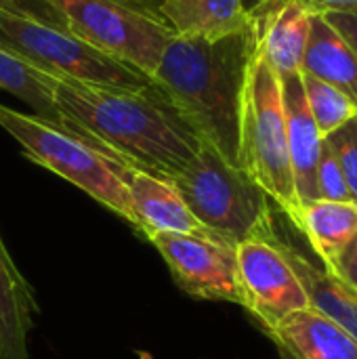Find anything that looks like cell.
I'll list each match as a JSON object with an SVG mask.
<instances>
[{"label":"cell","instance_id":"1","mask_svg":"<svg viewBox=\"0 0 357 359\" xmlns=\"http://www.w3.org/2000/svg\"><path fill=\"white\" fill-rule=\"evenodd\" d=\"M61 124L124 168L173 181L202 147V139L151 82L139 90L90 86L53 78Z\"/></svg>","mask_w":357,"mask_h":359},{"label":"cell","instance_id":"2","mask_svg":"<svg viewBox=\"0 0 357 359\" xmlns=\"http://www.w3.org/2000/svg\"><path fill=\"white\" fill-rule=\"evenodd\" d=\"M257 34L219 40L173 38L151 76L158 90L229 164L240 166V116Z\"/></svg>","mask_w":357,"mask_h":359},{"label":"cell","instance_id":"3","mask_svg":"<svg viewBox=\"0 0 357 359\" xmlns=\"http://www.w3.org/2000/svg\"><path fill=\"white\" fill-rule=\"evenodd\" d=\"M202 229L231 242L276 240L269 196L213 145L202 141L191 164L170 181Z\"/></svg>","mask_w":357,"mask_h":359},{"label":"cell","instance_id":"4","mask_svg":"<svg viewBox=\"0 0 357 359\" xmlns=\"http://www.w3.org/2000/svg\"><path fill=\"white\" fill-rule=\"evenodd\" d=\"M0 128L21 145L27 160L53 170L78 189L86 191L99 204L122 217L141 236L139 219L122 179L124 166L116 164L69 130L36 114H23L2 103Z\"/></svg>","mask_w":357,"mask_h":359},{"label":"cell","instance_id":"5","mask_svg":"<svg viewBox=\"0 0 357 359\" xmlns=\"http://www.w3.org/2000/svg\"><path fill=\"white\" fill-rule=\"evenodd\" d=\"M240 168L290 219L299 208L288 156L282 80L255 50L246 74L240 116Z\"/></svg>","mask_w":357,"mask_h":359},{"label":"cell","instance_id":"6","mask_svg":"<svg viewBox=\"0 0 357 359\" xmlns=\"http://www.w3.org/2000/svg\"><path fill=\"white\" fill-rule=\"evenodd\" d=\"M0 50L59 80L139 90L151 84L143 72L93 48L67 29L0 8Z\"/></svg>","mask_w":357,"mask_h":359},{"label":"cell","instance_id":"7","mask_svg":"<svg viewBox=\"0 0 357 359\" xmlns=\"http://www.w3.org/2000/svg\"><path fill=\"white\" fill-rule=\"evenodd\" d=\"M69 34L112 59L154 76L175 38L168 25L133 0H46Z\"/></svg>","mask_w":357,"mask_h":359},{"label":"cell","instance_id":"8","mask_svg":"<svg viewBox=\"0 0 357 359\" xmlns=\"http://www.w3.org/2000/svg\"><path fill=\"white\" fill-rule=\"evenodd\" d=\"M149 242L164 259L175 284L194 299L242 305L236 244L206 231L154 233Z\"/></svg>","mask_w":357,"mask_h":359},{"label":"cell","instance_id":"9","mask_svg":"<svg viewBox=\"0 0 357 359\" xmlns=\"http://www.w3.org/2000/svg\"><path fill=\"white\" fill-rule=\"evenodd\" d=\"M236 261L242 307L265 334L292 313L311 307L301 280L278 244V236L271 242L248 240L238 244Z\"/></svg>","mask_w":357,"mask_h":359},{"label":"cell","instance_id":"10","mask_svg":"<svg viewBox=\"0 0 357 359\" xmlns=\"http://www.w3.org/2000/svg\"><path fill=\"white\" fill-rule=\"evenodd\" d=\"M282 80V101L286 114V137L288 156L292 166L295 191L299 206L320 200L318 196V160L322 149V135L309 111L301 72L280 76Z\"/></svg>","mask_w":357,"mask_h":359},{"label":"cell","instance_id":"11","mask_svg":"<svg viewBox=\"0 0 357 359\" xmlns=\"http://www.w3.org/2000/svg\"><path fill=\"white\" fill-rule=\"evenodd\" d=\"M257 46L278 76L301 72L311 13L299 0H274L250 15Z\"/></svg>","mask_w":357,"mask_h":359},{"label":"cell","instance_id":"12","mask_svg":"<svg viewBox=\"0 0 357 359\" xmlns=\"http://www.w3.org/2000/svg\"><path fill=\"white\" fill-rule=\"evenodd\" d=\"M122 179L139 219L141 238L147 242L154 233L162 231L194 233L202 229L168 179H160L137 168H122Z\"/></svg>","mask_w":357,"mask_h":359},{"label":"cell","instance_id":"13","mask_svg":"<svg viewBox=\"0 0 357 359\" xmlns=\"http://www.w3.org/2000/svg\"><path fill=\"white\" fill-rule=\"evenodd\" d=\"M282 359H357V341L339 324L303 309L267 332Z\"/></svg>","mask_w":357,"mask_h":359},{"label":"cell","instance_id":"14","mask_svg":"<svg viewBox=\"0 0 357 359\" xmlns=\"http://www.w3.org/2000/svg\"><path fill=\"white\" fill-rule=\"evenodd\" d=\"M290 221L307 238L328 273L337 269L341 257L357 238L356 202L314 200L301 204Z\"/></svg>","mask_w":357,"mask_h":359},{"label":"cell","instance_id":"15","mask_svg":"<svg viewBox=\"0 0 357 359\" xmlns=\"http://www.w3.org/2000/svg\"><path fill=\"white\" fill-rule=\"evenodd\" d=\"M158 15L175 38L219 40L252 25L242 0H162Z\"/></svg>","mask_w":357,"mask_h":359},{"label":"cell","instance_id":"16","mask_svg":"<svg viewBox=\"0 0 357 359\" xmlns=\"http://www.w3.org/2000/svg\"><path fill=\"white\" fill-rule=\"evenodd\" d=\"M38 303L0 238V359H29L27 334Z\"/></svg>","mask_w":357,"mask_h":359},{"label":"cell","instance_id":"17","mask_svg":"<svg viewBox=\"0 0 357 359\" xmlns=\"http://www.w3.org/2000/svg\"><path fill=\"white\" fill-rule=\"evenodd\" d=\"M301 72L332 84L357 105L356 53L324 15H311Z\"/></svg>","mask_w":357,"mask_h":359},{"label":"cell","instance_id":"18","mask_svg":"<svg viewBox=\"0 0 357 359\" xmlns=\"http://www.w3.org/2000/svg\"><path fill=\"white\" fill-rule=\"evenodd\" d=\"M278 244L288 259L290 267L295 269L297 278L301 280L309 305L347 330L357 341V292L345 284L341 278L328 273L324 267L314 265L305 255L295 250L290 244L278 238Z\"/></svg>","mask_w":357,"mask_h":359},{"label":"cell","instance_id":"19","mask_svg":"<svg viewBox=\"0 0 357 359\" xmlns=\"http://www.w3.org/2000/svg\"><path fill=\"white\" fill-rule=\"evenodd\" d=\"M0 90L11 93L29 105L36 116L63 128L61 116L53 103V76L29 67L4 50H0Z\"/></svg>","mask_w":357,"mask_h":359},{"label":"cell","instance_id":"20","mask_svg":"<svg viewBox=\"0 0 357 359\" xmlns=\"http://www.w3.org/2000/svg\"><path fill=\"white\" fill-rule=\"evenodd\" d=\"M301 78H303V90L309 111L322 137L330 135L332 130L341 128L345 122L356 118L357 105L345 93L309 74L301 72Z\"/></svg>","mask_w":357,"mask_h":359},{"label":"cell","instance_id":"21","mask_svg":"<svg viewBox=\"0 0 357 359\" xmlns=\"http://www.w3.org/2000/svg\"><path fill=\"white\" fill-rule=\"evenodd\" d=\"M330 149L335 151L343 177L347 181L349 194L357 204V116L353 120L345 122L341 128L332 130L324 137Z\"/></svg>","mask_w":357,"mask_h":359},{"label":"cell","instance_id":"22","mask_svg":"<svg viewBox=\"0 0 357 359\" xmlns=\"http://www.w3.org/2000/svg\"><path fill=\"white\" fill-rule=\"evenodd\" d=\"M318 196L330 202H353L339 160L326 139H322L320 160H318Z\"/></svg>","mask_w":357,"mask_h":359},{"label":"cell","instance_id":"23","mask_svg":"<svg viewBox=\"0 0 357 359\" xmlns=\"http://www.w3.org/2000/svg\"><path fill=\"white\" fill-rule=\"evenodd\" d=\"M0 8L21 15V17L36 19L40 23H46V25H53L59 29H67L63 19L59 17V13L46 0H0Z\"/></svg>","mask_w":357,"mask_h":359},{"label":"cell","instance_id":"24","mask_svg":"<svg viewBox=\"0 0 357 359\" xmlns=\"http://www.w3.org/2000/svg\"><path fill=\"white\" fill-rule=\"evenodd\" d=\"M324 19L343 36V40L351 46L357 57V13L332 11V13H324Z\"/></svg>","mask_w":357,"mask_h":359},{"label":"cell","instance_id":"25","mask_svg":"<svg viewBox=\"0 0 357 359\" xmlns=\"http://www.w3.org/2000/svg\"><path fill=\"white\" fill-rule=\"evenodd\" d=\"M332 276L341 278L345 284H349L357 292V238L351 242V246L345 250V255L341 257L337 269L332 271Z\"/></svg>","mask_w":357,"mask_h":359},{"label":"cell","instance_id":"26","mask_svg":"<svg viewBox=\"0 0 357 359\" xmlns=\"http://www.w3.org/2000/svg\"><path fill=\"white\" fill-rule=\"evenodd\" d=\"M307 6L311 15H324L332 11L341 13H357V0H299Z\"/></svg>","mask_w":357,"mask_h":359},{"label":"cell","instance_id":"27","mask_svg":"<svg viewBox=\"0 0 357 359\" xmlns=\"http://www.w3.org/2000/svg\"><path fill=\"white\" fill-rule=\"evenodd\" d=\"M269 2H274V0H242L244 11L248 13V17H250L252 13H257L259 8H263L265 4H269Z\"/></svg>","mask_w":357,"mask_h":359},{"label":"cell","instance_id":"28","mask_svg":"<svg viewBox=\"0 0 357 359\" xmlns=\"http://www.w3.org/2000/svg\"><path fill=\"white\" fill-rule=\"evenodd\" d=\"M133 2H137V4H141L143 8H147V11H151V13L158 15V6H160L162 0H133ZM158 17H160V15H158Z\"/></svg>","mask_w":357,"mask_h":359}]
</instances>
